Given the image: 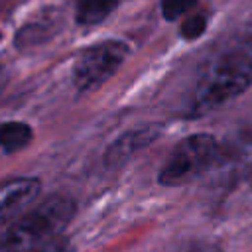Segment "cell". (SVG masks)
I'll list each match as a JSON object with an SVG mask.
<instances>
[{
	"label": "cell",
	"instance_id": "30bf717a",
	"mask_svg": "<svg viewBox=\"0 0 252 252\" xmlns=\"http://www.w3.org/2000/svg\"><path fill=\"white\" fill-rule=\"evenodd\" d=\"M197 4V0H161L159 8H161V16L169 22L181 18L183 14H187L193 6Z\"/></svg>",
	"mask_w": 252,
	"mask_h": 252
},
{
	"label": "cell",
	"instance_id": "3957f363",
	"mask_svg": "<svg viewBox=\"0 0 252 252\" xmlns=\"http://www.w3.org/2000/svg\"><path fill=\"white\" fill-rule=\"evenodd\" d=\"M222 146L211 134H193L181 140L163 161L158 181L165 187H177L209 171L220 158Z\"/></svg>",
	"mask_w": 252,
	"mask_h": 252
},
{
	"label": "cell",
	"instance_id": "7c38bea8",
	"mask_svg": "<svg viewBox=\"0 0 252 252\" xmlns=\"http://www.w3.org/2000/svg\"><path fill=\"white\" fill-rule=\"evenodd\" d=\"M30 252H63L61 250V244L59 242H47V244H43V246H37V248H33V250H30Z\"/></svg>",
	"mask_w": 252,
	"mask_h": 252
},
{
	"label": "cell",
	"instance_id": "2e32d148",
	"mask_svg": "<svg viewBox=\"0 0 252 252\" xmlns=\"http://www.w3.org/2000/svg\"><path fill=\"white\" fill-rule=\"evenodd\" d=\"M0 37H2V33H0Z\"/></svg>",
	"mask_w": 252,
	"mask_h": 252
},
{
	"label": "cell",
	"instance_id": "7a4b0ae2",
	"mask_svg": "<svg viewBox=\"0 0 252 252\" xmlns=\"http://www.w3.org/2000/svg\"><path fill=\"white\" fill-rule=\"evenodd\" d=\"M73 215L75 201L65 195H51L39 201L0 234V252H30L47 244L69 224Z\"/></svg>",
	"mask_w": 252,
	"mask_h": 252
},
{
	"label": "cell",
	"instance_id": "5bb4252c",
	"mask_svg": "<svg viewBox=\"0 0 252 252\" xmlns=\"http://www.w3.org/2000/svg\"><path fill=\"white\" fill-rule=\"evenodd\" d=\"M2 85H4V77H2V69H0V91H2Z\"/></svg>",
	"mask_w": 252,
	"mask_h": 252
},
{
	"label": "cell",
	"instance_id": "6da1fadb",
	"mask_svg": "<svg viewBox=\"0 0 252 252\" xmlns=\"http://www.w3.org/2000/svg\"><path fill=\"white\" fill-rule=\"evenodd\" d=\"M252 85V51L248 47H234L219 55L197 83L189 100L187 116L199 118L209 114Z\"/></svg>",
	"mask_w": 252,
	"mask_h": 252
},
{
	"label": "cell",
	"instance_id": "5b68a950",
	"mask_svg": "<svg viewBox=\"0 0 252 252\" xmlns=\"http://www.w3.org/2000/svg\"><path fill=\"white\" fill-rule=\"evenodd\" d=\"M159 132H161V126L144 124V126H138V128H132V130L120 134L104 150V156H102L104 165L106 167H118L126 161H130L138 152L148 148L159 136Z\"/></svg>",
	"mask_w": 252,
	"mask_h": 252
},
{
	"label": "cell",
	"instance_id": "ba28073f",
	"mask_svg": "<svg viewBox=\"0 0 252 252\" xmlns=\"http://www.w3.org/2000/svg\"><path fill=\"white\" fill-rule=\"evenodd\" d=\"M118 0H75V20L81 26H96L106 20Z\"/></svg>",
	"mask_w": 252,
	"mask_h": 252
},
{
	"label": "cell",
	"instance_id": "8fae6325",
	"mask_svg": "<svg viewBox=\"0 0 252 252\" xmlns=\"http://www.w3.org/2000/svg\"><path fill=\"white\" fill-rule=\"evenodd\" d=\"M205 30H207V18H205L203 14L189 16V18L181 24V35H183L185 39H197Z\"/></svg>",
	"mask_w": 252,
	"mask_h": 252
},
{
	"label": "cell",
	"instance_id": "8992f818",
	"mask_svg": "<svg viewBox=\"0 0 252 252\" xmlns=\"http://www.w3.org/2000/svg\"><path fill=\"white\" fill-rule=\"evenodd\" d=\"M39 189L41 183L35 177H16L0 183V226L20 213L28 203H32Z\"/></svg>",
	"mask_w": 252,
	"mask_h": 252
},
{
	"label": "cell",
	"instance_id": "9c48e42d",
	"mask_svg": "<svg viewBox=\"0 0 252 252\" xmlns=\"http://www.w3.org/2000/svg\"><path fill=\"white\" fill-rule=\"evenodd\" d=\"M33 138V130L30 124L20 120H8L0 124V148L4 152H18L24 150Z\"/></svg>",
	"mask_w": 252,
	"mask_h": 252
},
{
	"label": "cell",
	"instance_id": "52a82bcc",
	"mask_svg": "<svg viewBox=\"0 0 252 252\" xmlns=\"http://www.w3.org/2000/svg\"><path fill=\"white\" fill-rule=\"evenodd\" d=\"M59 14L57 12H43L37 18L30 20L28 24H24L16 35V45L26 49V47H33L41 41H45L47 37H51L57 30H59Z\"/></svg>",
	"mask_w": 252,
	"mask_h": 252
},
{
	"label": "cell",
	"instance_id": "9a60e30c",
	"mask_svg": "<svg viewBox=\"0 0 252 252\" xmlns=\"http://www.w3.org/2000/svg\"><path fill=\"white\" fill-rule=\"evenodd\" d=\"M248 183H250V187H252V171H250V177H248Z\"/></svg>",
	"mask_w": 252,
	"mask_h": 252
},
{
	"label": "cell",
	"instance_id": "277c9868",
	"mask_svg": "<svg viewBox=\"0 0 252 252\" xmlns=\"http://www.w3.org/2000/svg\"><path fill=\"white\" fill-rule=\"evenodd\" d=\"M128 55V45L118 39H108L85 49L73 65V85L79 93L98 89L108 81Z\"/></svg>",
	"mask_w": 252,
	"mask_h": 252
},
{
	"label": "cell",
	"instance_id": "4fadbf2b",
	"mask_svg": "<svg viewBox=\"0 0 252 252\" xmlns=\"http://www.w3.org/2000/svg\"><path fill=\"white\" fill-rule=\"evenodd\" d=\"M185 252H220L217 246H211V244H199V246H193Z\"/></svg>",
	"mask_w": 252,
	"mask_h": 252
}]
</instances>
